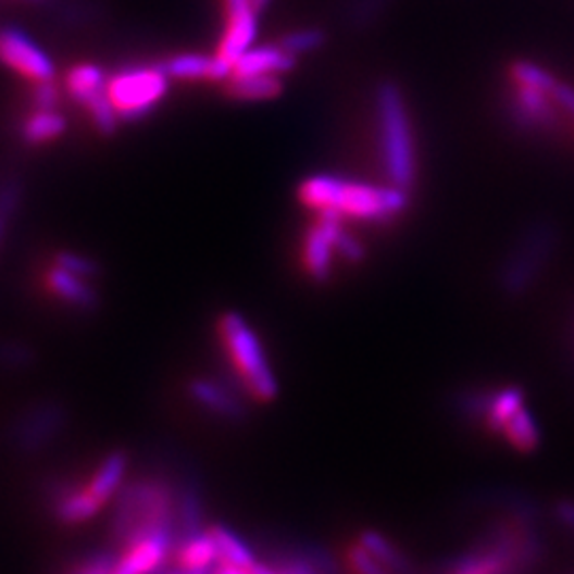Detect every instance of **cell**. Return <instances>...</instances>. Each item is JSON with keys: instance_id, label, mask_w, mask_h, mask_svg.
Listing matches in <instances>:
<instances>
[{"instance_id": "9", "label": "cell", "mask_w": 574, "mask_h": 574, "mask_svg": "<svg viewBox=\"0 0 574 574\" xmlns=\"http://www.w3.org/2000/svg\"><path fill=\"white\" fill-rule=\"evenodd\" d=\"M177 534L162 532L149 534L124 545V551L115 560V569L111 574H153L164 566L171 551H175Z\"/></svg>"}, {"instance_id": "2", "label": "cell", "mask_w": 574, "mask_h": 574, "mask_svg": "<svg viewBox=\"0 0 574 574\" xmlns=\"http://www.w3.org/2000/svg\"><path fill=\"white\" fill-rule=\"evenodd\" d=\"M162 532L179 534L175 489L160 478H144L122 487L113 513L115 540L128 545Z\"/></svg>"}, {"instance_id": "24", "label": "cell", "mask_w": 574, "mask_h": 574, "mask_svg": "<svg viewBox=\"0 0 574 574\" xmlns=\"http://www.w3.org/2000/svg\"><path fill=\"white\" fill-rule=\"evenodd\" d=\"M360 542L371 551V556L385 566L389 573L407 574L409 573V560L383 536L379 532L366 529L360 536Z\"/></svg>"}, {"instance_id": "23", "label": "cell", "mask_w": 574, "mask_h": 574, "mask_svg": "<svg viewBox=\"0 0 574 574\" xmlns=\"http://www.w3.org/2000/svg\"><path fill=\"white\" fill-rule=\"evenodd\" d=\"M66 130V120L53 109H37L24 122V137L30 144H48Z\"/></svg>"}, {"instance_id": "4", "label": "cell", "mask_w": 574, "mask_h": 574, "mask_svg": "<svg viewBox=\"0 0 574 574\" xmlns=\"http://www.w3.org/2000/svg\"><path fill=\"white\" fill-rule=\"evenodd\" d=\"M377 115L387 179L389 184L409 190L415 182V141L404 98L394 82H383L377 90Z\"/></svg>"}, {"instance_id": "26", "label": "cell", "mask_w": 574, "mask_h": 574, "mask_svg": "<svg viewBox=\"0 0 574 574\" xmlns=\"http://www.w3.org/2000/svg\"><path fill=\"white\" fill-rule=\"evenodd\" d=\"M511 77L517 86L522 88H534V90H542V92H551L558 84V79L542 66L534 64V62H515L511 66Z\"/></svg>"}, {"instance_id": "39", "label": "cell", "mask_w": 574, "mask_h": 574, "mask_svg": "<svg viewBox=\"0 0 574 574\" xmlns=\"http://www.w3.org/2000/svg\"><path fill=\"white\" fill-rule=\"evenodd\" d=\"M253 571H255V574H300L296 573L294 569H287V566L286 571H279V573H277V571H273V569H269V566H264V564H258Z\"/></svg>"}, {"instance_id": "30", "label": "cell", "mask_w": 574, "mask_h": 574, "mask_svg": "<svg viewBox=\"0 0 574 574\" xmlns=\"http://www.w3.org/2000/svg\"><path fill=\"white\" fill-rule=\"evenodd\" d=\"M347 564L353 574H389L360 540L347 549Z\"/></svg>"}, {"instance_id": "18", "label": "cell", "mask_w": 574, "mask_h": 574, "mask_svg": "<svg viewBox=\"0 0 574 574\" xmlns=\"http://www.w3.org/2000/svg\"><path fill=\"white\" fill-rule=\"evenodd\" d=\"M556 102L553 98L534 88L517 86V95L513 102V111L517 122L527 128H549L556 124Z\"/></svg>"}, {"instance_id": "41", "label": "cell", "mask_w": 574, "mask_h": 574, "mask_svg": "<svg viewBox=\"0 0 574 574\" xmlns=\"http://www.w3.org/2000/svg\"><path fill=\"white\" fill-rule=\"evenodd\" d=\"M2 230H4V209H0V239H2Z\"/></svg>"}, {"instance_id": "13", "label": "cell", "mask_w": 574, "mask_h": 574, "mask_svg": "<svg viewBox=\"0 0 574 574\" xmlns=\"http://www.w3.org/2000/svg\"><path fill=\"white\" fill-rule=\"evenodd\" d=\"M64 424V413L55 404H41L26 413L17 428H15V438L20 447L24 449H37L43 447L48 440H51L58 430Z\"/></svg>"}, {"instance_id": "5", "label": "cell", "mask_w": 574, "mask_h": 574, "mask_svg": "<svg viewBox=\"0 0 574 574\" xmlns=\"http://www.w3.org/2000/svg\"><path fill=\"white\" fill-rule=\"evenodd\" d=\"M169 92L166 68H126L107 82V95L120 117L135 120L149 113Z\"/></svg>"}, {"instance_id": "14", "label": "cell", "mask_w": 574, "mask_h": 574, "mask_svg": "<svg viewBox=\"0 0 574 574\" xmlns=\"http://www.w3.org/2000/svg\"><path fill=\"white\" fill-rule=\"evenodd\" d=\"M190 396L198 407L224 420H240L245 413L235 391L217 379H194Z\"/></svg>"}, {"instance_id": "36", "label": "cell", "mask_w": 574, "mask_h": 574, "mask_svg": "<svg viewBox=\"0 0 574 574\" xmlns=\"http://www.w3.org/2000/svg\"><path fill=\"white\" fill-rule=\"evenodd\" d=\"M30 351L28 349H24V347H4V349H0V360L2 362H7V364H11V366H24V364H28L30 362Z\"/></svg>"}, {"instance_id": "22", "label": "cell", "mask_w": 574, "mask_h": 574, "mask_svg": "<svg viewBox=\"0 0 574 574\" xmlns=\"http://www.w3.org/2000/svg\"><path fill=\"white\" fill-rule=\"evenodd\" d=\"M524 409V391L520 387H507L494 394L485 407V422L491 430H502V426Z\"/></svg>"}, {"instance_id": "10", "label": "cell", "mask_w": 574, "mask_h": 574, "mask_svg": "<svg viewBox=\"0 0 574 574\" xmlns=\"http://www.w3.org/2000/svg\"><path fill=\"white\" fill-rule=\"evenodd\" d=\"M258 9L251 0H226V30L217 55L233 64L249 48H253L258 37Z\"/></svg>"}, {"instance_id": "25", "label": "cell", "mask_w": 574, "mask_h": 574, "mask_svg": "<svg viewBox=\"0 0 574 574\" xmlns=\"http://www.w3.org/2000/svg\"><path fill=\"white\" fill-rule=\"evenodd\" d=\"M502 434L507 436V440L517 449L529 453L538 447L540 442V430L534 422V417L527 413L526 409H520L504 426H502Z\"/></svg>"}, {"instance_id": "35", "label": "cell", "mask_w": 574, "mask_h": 574, "mask_svg": "<svg viewBox=\"0 0 574 574\" xmlns=\"http://www.w3.org/2000/svg\"><path fill=\"white\" fill-rule=\"evenodd\" d=\"M549 96L553 98V102L558 104V109L562 111H569L571 115H574V88L569 84H556V88L549 92Z\"/></svg>"}, {"instance_id": "31", "label": "cell", "mask_w": 574, "mask_h": 574, "mask_svg": "<svg viewBox=\"0 0 574 574\" xmlns=\"http://www.w3.org/2000/svg\"><path fill=\"white\" fill-rule=\"evenodd\" d=\"M55 264L62 266V269H66V271H71V273H75V275H79V277H86V279L96 275L95 262H90L88 258H84L79 253L62 251V253L55 255Z\"/></svg>"}, {"instance_id": "38", "label": "cell", "mask_w": 574, "mask_h": 574, "mask_svg": "<svg viewBox=\"0 0 574 574\" xmlns=\"http://www.w3.org/2000/svg\"><path fill=\"white\" fill-rule=\"evenodd\" d=\"M558 517L574 529V502H562L558 507Z\"/></svg>"}, {"instance_id": "33", "label": "cell", "mask_w": 574, "mask_h": 574, "mask_svg": "<svg viewBox=\"0 0 574 574\" xmlns=\"http://www.w3.org/2000/svg\"><path fill=\"white\" fill-rule=\"evenodd\" d=\"M117 556H107V553H96L86 558L82 564L75 566L73 574H111L115 569Z\"/></svg>"}, {"instance_id": "6", "label": "cell", "mask_w": 574, "mask_h": 574, "mask_svg": "<svg viewBox=\"0 0 574 574\" xmlns=\"http://www.w3.org/2000/svg\"><path fill=\"white\" fill-rule=\"evenodd\" d=\"M532 553L529 540L509 534L494 547L462 558L449 574H515L532 560Z\"/></svg>"}, {"instance_id": "29", "label": "cell", "mask_w": 574, "mask_h": 574, "mask_svg": "<svg viewBox=\"0 0 574 574\" xmlns=\"http://www.w3.org/2000/svg\"><path fill=\"white\" fill-rule=\"evenodd\" d=\"M326 43V37L322 30L317 28H304V30H296V33H289L284 37L282 46L294 53V55H300V53H311L315 49L322 48Z\"/></svg>"}, {"instance_id": "15", "label": "cell", "mask_w": 574, "mask_h": 574, "mask_svg": "<svg viewBox=\"0 0 574 574\" xmlns=\"http://www.w3.org/2000/svg\"><path fill=\"white\" fill-rule=\"evenodd\" d=\"M296 66V55L284 46L249 48L235 62L237 75H286Z\"/></svg>"}, {"instance_id": "20", "label": "cell", "mask_w": 574, "mask_h": 574, "mask_svg": "<svg viewBox=\"0 0 574 574\" xmlns=\"http://www.w3.org/2000/svg\"><path fill=\"white\" fill-rule=\"evenodd\" d=\"M209 532H211V536L215 540L220 562L240 566V569H255L258 562H255L253 551L247 547L245 540H240L233 529L224 526H213Z\"/></svg>"}, {"instance_id": "3", "label": "cell", "mask_w": 574, "mask_h": 574, "mask_svg": "<svg viewBox=\"0 0 574 574\" xmlns=\"http://www.w3.org/2000/svg\"><path fill=\"white\" fill-rule=\"evenodd\" d=\"M222 347L245 391L258 402H271L279 394L277 377L255 330L239 313H224L217 322Z\"/></svg>"}, {"instance_id": "8", "label": "cell", "mask_w": 574, "mask_h": 574, "mask_svg": "<svg viewBox=\"0 0 574 574\" xmlns=\"http://www.w3.org/2000/svg\"><path fill=\"white\" fill-rule=\"evenodd\" d=\"M342 217L336 213H317V222L309 228L302 242V266L315 282H326L333 273L336 240L340 237Z\"/></svg>"}, {"instance_id": "21", "label": "cell", "mask_w": 574, "mask_h": 574, "mask_svg": "<svg viewBox=\"0 0 574 574\" xmlns=\"http://www.w3.org/2000/svg\"><path fill=\"white\" fill-rule=\"evenodd\" d=\"M66 90L77 102L86 104L107 90V77L95 64H77L66 75Z\"/></svg>"}, {"instance_id": "1", "label": "cell", "mask_w": 574, "mask_h": 574, "mask_svg": "<svg viewBox=\"0 0 574 574\" xmlns=\"http://www.w3.org/2000/svg\"><path fill=\"white\" fill-rule=\"evenodd\" d=\"M298 198L315 213H336L342 220L360 222H387L409 207L404 188L358 184L335 175L307 177L298 188Z\"/></svg>"}, {"instance_id": "19", "label": "cell", "mask_w": 574, "mask_h": 574, "mask_svg": "<svg viewBox=\"0 0 574 574\" xmlns=\"http://www.w3.org/2000/svg\"><path fill=\"white\" fill-rule=\"evenodd\" d=\"M284 84L282 75H237L233 73L228 79V92L239 100H273L282 95Z\"/></svg>"}, {"instance_id": "12", "label": "cell", "mask_w": 574, "mask_h": 574, "mask_svg": "<svg viewBox=\"0 0 574 574\" xmlns=\"http://www.w3.org/2000/svg\"><path fill=\"white\" fill-rule=\"evenodd\" d=\"M164 68L169 77L184 79V82H200V79L222 82V79H230L233 75V64L222 60L217 53L215 55L182 53V55L171 58Z\"/></svg>"}, {"instance_id": "32", "label": "cell", "mask_w": 574, "mask_h": 574, "mask_svg": "<svg viewBox=\"0 0 574 574\" xmlns=\"http://www.w3.org/2000/svg\"><path fill=\"white\" fill-rule=\"evenodd\" d=\"M336 253H338L340 258H345L347 262H351V264L362 262L364 255H366L364 245L355 239L351 233H347V230H342L340 237L336 240Z\"/></svg>"}, {"instance_id": "42", "label": "cell", "mask_w": 574, "mask_h": 574, "mask_svg": "<svg viewBox=\"0 0 574 574\" xmlns=\"http://www.w3.org/2000/svg\"><path fill=\"white\" fill-rule=\"evenodd\" d=\"M179 574H184V573H179Z\"/></svg>"}, {"instance_id": "28", "label": "cell", "mask_w": 574, "mask_h": 574, "mask_svg": "<svg viewBox=\"0 0 574 574\" xmlns=\"http://www.w3.org/2000/svg\"><path fill=\"white\" fill-rule=\"evenodd\" d=\"M84 107L88 109V113H90V117H92V122H95V126L100 133H113L115 130V124H117L120 115L113 109L107 90L95 96L92 100H88Z\"/></svg>"}, {"instance_id": "40", "label": "cell", "mask_w": 574, "mask_h": 574, "mask_svg": "<svg viewBox=\"0 0 574 574\" xmlns=\"http://www.w3.org/2000/svg\"><path fill=\"white\" fill-rule=\"evenodd\" d=\"M253 2V7L258 9V11H262V9H266V4L271 2V0H251Z\"/></svg>"}, {"instance_id": "7", "label": "cell", "mask_w": 574, "mask_h": 574, "mask_svg": "<svg viewBox=\"0 0 574 574\" xmlns=\"http://www.w3.org/2000/svg\"><path fill=\"white\" fill-rule=\"evenodd\" d=\"M0 62L35 84L53 79L55 73L48 53L15 28L0 30Z\"/></svg>"}, {"instance_id": "16", "label": "cell", "mask_w": 574, "mask_h": 574, "mask_svg": "<svg viewBox=\"0 0 574 574\" xmlns=\"http://www.w3.org/2000/svg\"><path fill=\"white\" fill-rule=\"evenodd\" d=\"M126 469H128V458L115 451L98 464L92 477L88 478L82 487L90 494V498L98 507H104L124 487Z\"/></svg>"}, {"instance_id": "27", "label": "cell", "mask_w": 574, "mask_h": 574, "mask_svg": "<svg viewBox=\"0 0 574 574\" xmlns=\"http://www.w3.org/2000/svg\"><path fill=\"white\" fill-rule=\"evenodd\" d=\"M202 500L196 489L188 487L177 502V527L179 536L202 529Z\"/></svg>"}, {"instance_id": "17", "label": "cell", "mask_w": 574, "mask_h": 574, "mask_svg": "<svg viewBox=\"0 0 574 574\" xmlns=\"http://www.w3.org/2000/svg\"><path fill=\"white\" fill-rule=\"evenodd\" d=\"M46 287L58 300L75 309H84V311L95 309L98 300L95 289L86 282V277H79L58 264L46 273Z\"/></svg>"}, {"instance_id": "37", "label": "cell", "mask_w": 574, "mask_h": 574, "mask_svg": "<svg viewBox=\"0 0 574 574\" xmlns=\"http://www.w3.org/2000/svg\"><path fill=\"white\" fill-rule=\"evenodd\" d=\"M255 566H258V564H255ZM211 574H255V571H253V569H240V566H233V564L217 562Z\"/></svg>"}, {"instance_id": "34", "label": "cell", "mask_w": 574, "mask_h": 574, "mask_svg": "<svg viewBox=\"0 0 574 574\" xmlns=\"http://www.w3.org/2000/svg\"><path fill=\"white\" fill-rule=\"evenodd\" d=\"M33 100L37 104V109H55V102H58V88L49 82H41L37 84L35 88V95H33Z\"/></svg>"}, {"instance_id": "11", "label": "cell", "mask_w": 574, "mask_h": 574, "mask_svg": "<svg viewBox=\"0 0 574 574\" xmlns=\"http://www.w3.org/2000/svg\"><path fill=\"white\" fill-rule=\"evenodd\" d=\"M177 566L184 574L213 573L220 562L215 540L209 529H198L190 534H182L177 540Z\"/></svg>"}]
</instances>
